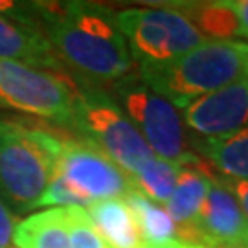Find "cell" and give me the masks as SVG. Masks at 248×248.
<instances>
[{"instance_id": "ac0fdd59", "label": "cell", "mask_w": 248, "mask_h": 248, "mask_svg": "<svg viewBox=\"0 0 248 248\" xmlns=\"http://www.w3.org/2000/svg\"><path fill=\"white\" fill-rule=\"evenodd\" d=\"M178 171H180V164L153 155L151 158L143 162L142 168L131 178L134 182V187L140 193H143L153 202L166 206L177 186Z\"/></svg>"}, {"instance_id": "ba28073f", "label": "cell", "mask_w": 248, "mask_h": 248, "mask_svg": "<svg viewBox=\"0 0 248 248\" xmlns=\"http://www.w3.org/2000/svg\"><path fill=\"white\" fill-rule=\"evenodd\" d=\"M53 173L89 204L107 199H125L129 191L136 189L131 175L81 138L59 134Z\"/></svg>"}, {"instance_id": "8992f818", "label": "cell", "mask_w": 248, "mask_h": 248, "mask_svg": "<svg viewBox=\"0 0 248 248\" xmlns=\"http://www.w3.org/2000/svg\"><path fill=\"white\" fill-rule=\"evenodd\" d=\"M112 92L118 105L156 156L177 164L195 158V153L187 149L184 124L177 107L151 90L138 72L116 81Z\"/></svg>"}, {"instance_id": "e0dca14e", "label": "cell", "mask_w": 248, "mask_h": 248, "mask_svg": "<svg viewBox=\"0 0 248 248\" xmlns=\"http://www.w3.org/2000/svg\"><path fill=\"white\" fill-rule=\"evenodd\" d=\"M133 212L143 245L164 247L178 239V228L171 219L166 206L153 202L151 199L140 193L138 189L129 191L124 199Z\"/></svg>"}, {"instance_id": "7402d4cb", "label": "cell", "mask_w": 248, "mask_h": 248, "mask_svg": "<svg viewBox=\"0 0 248 248\" xmlns=\"http://www.w3.org/2000/svg\"><path fill=\"white\" fill-rule=\"evenodd\" d=\"M224 187L230 191L232 195L235 197V201L239 202V206L243 208L245 215L248 217V180H232L226 177H219Z\"/></svg>"}, {"instance_id": "7c38bea8", "label": "cell", "mask_w": 248, "mask_h": 248, "mask_svg": "<svg viewBox=\"0 0 248 248\" xmlns=\"http://www.w3.org/2000/svg\"><path fill=\"white\" fill-rule=\"evenodd\" d=\"M212 182L213 177L210 171H206L199 155L180 164L177 186L166 204V210L178 228V239L195 243V224Z\"/></svg>"}, {"instance_id": "4fadbf2b", "label": "cell", "mask_w": 248, "mask_h": 248, "mask_svg": "<svg viewBox=\"0 0 248 248\" xmlns=\"http://www.w3.org/2000/svg\"><path fill=\"white\" fill-rule=\"evenodd\" d=\"M85 210L110 248H140L143 245L136 219L124 199L98 201Z\"/></svg>"}, {"instance_id": "5b68a950", "label": "cell", "mask_w": 248, "mask_h": 248, "mask_svg": "<svg viewBox=\"0 0 248 248\" xmlns=\"http://www.w3.org/2000/svg\"><path fill=\"white\" fill-rule=\"evenodd\" d=\"M116 22L138 64L173 61L206 43L197 28L171 6L124 9L116 13Z\"/></svg>"}, {"instance_id": "cb8c5ba5", "label": "cell", "mask_w": 248, "mask_h": 248, "mask_svg": "<svg viewBox=\"0 0 248 248\" xmlns=\"http://www.w3.org/2000/svg\"><path fill=\"white\" fill-rule=\"evenodd\" d=\"M140 248H180V239L173 241V243H168V245H164V247H149V245H142Z\"/></svg>"}, {"instance_id": "603a6c76", "label": "cell", "mask_w": 248, "mask_h": 248, "mask_svg": "<svg viewBox=\"0 0 248 248\" xmlns=\"http://www.w3.org/2000/svg\"><path fill=\"white\" fill-rule=\"evenodd\" d=\"M230 4L237 18H239L241 33H243V37L248 39V0H230Z\"/></svg>"}, {"instance_id": "52a82bcc", "label": "cell", "mask_w": 248, "mask_h": 248, "mask_svg": "<svg viewBox=\"0 0 248 248\" xmlns=\"http://www.w3.org/2000/svg\"><path fill=\"white\" fill-rule=\"evenodd\" d=\"M76 83L68 76L0 59V105L68 125Z\"/></svg>"}, {"instance_id": "3957f363", "label": "cell", "mask_w": 248, "mask_h": 248, "mask_svg": "<svg viewBox=\"0 0 248 248\" xmlns=\"http://www.w3.org/2000/svg\"><path fill=\"white\" fill-rule=\"evenodd\" d=\"M59 134L0 122V199L15 213L35 210L55 171Z\"/></svg>"}, {"instance_id": "8fae6325", "label": "cell", "mask_w": 248, "mask_h": 248, "mask_svg": "<svg viewBox=\"0 0 248 248\" xmlns=\"http://www.w3.org/2000/svg\"><path fill=\"white\" fill-rule=\"evenodd\" d=\"M0 59L68 76L64 64L59 61L57 53L53 52L52 45L37 24L35 15H0Z\"/></svg>"}, {"instance_id": "5bb4252c", "label": "cell", "mask_w": 248, "mask_h": 248, "mask_svg": "<svg viewBox=\"0 0 248 248\" xmlns=\"http://www.w3.org/2000/svg\"><path fill=\"white\" fill-rule=\"evenodd\" d=\"M169 6L180 11L206 41H232V37H243L239 18L232 8L230 0L173 2Z\"/></svg>"}, {"instance_id": "9c48e42d", "label": "cell", "mask_w": 248, "mask_h": 248, "mask_svg": "<svg viewBox=\"0 0 248 248\" xmlns=\"http://www.w3.org/2000/svg\"><path fill=\"white\" fill-rule=\"evenodd\" d=\"M180 118L193 138L210 140L237 133L248 125V78L189 101Z\"/></svg>"}, {"instance_id": "ffe728a7", "label": "cell", "mask_w": 248, "mask_h": 248, "mask_svg": "<svg viewBox=\"0 0 248 248\" xmlns=\"http://www.w3.org/2000/svg\"><path fill=\"white\" fill-rule=\"evenodd\" d=\"M41 206H53V208H70V206H78V208H89L90 204L87 202L78 191H74L57 173H53L52 180H50L46 191L43 193V197H41L37 208H41Z\"/></svg>"}, {"instance_id": "277c9868", "label": "cell", "mask_w": 248, "mask_h": 248, "mask_svg": "<svg viewBox=\"0 0 248 248\" xmlns=\"http://www.w3.org/2000/svg\"><path fill=\"white\" fill-rule=\"evenodd\" d=\"M68 127L131 177L155 155L118 101L98 85L87 81L79 79V83H76L74 110Z\"/></svg>"}, {"instance_id": "d6986e66", "label": "cell", "mask_w": 248, "mask_h": 248, "mask_svg": "<svg viewBox=\"0 0 248 248\" xmlns=\"http://www.w3.org/2000/svg\"><path fill=\"white\" fill-rule=\"evenodd\" d=\"M64 219L70 237V248H110L101 237L85 208H64Z\"/></svg>"}, {"instance_id": "6da1fadb", "label": "cell", "mask_w": 248, "mask_h": 248, "mask_svg": "<svg viewBox=\"0 0 248 248\" xmlns=\"http://www.w3.org/2000/svg\"><path fill=\"white\" fill-rule=\"evenodd\" d=\"M33 15L59 61L87 83H112L134 72L116 11L92 2H35Z\"/></svg>"}, {"instance_id": "9a60e30c", "label": "cell", "mask_w": 248, "mask_h": 248, "mask_svg": "<svg viewBox=\"0 0 248 248\" xmlns=\"http://www.w3.org/2000/svg\"><path fill=\"white\" fill-rule=\"evenodd\" d=\"M191 143L201 156L222 173V177L248 180V125L222 138H193Z\"/></svg>"}, {"instance_id": "44dd1931", "label": "cell", "mask_w": 248, "mask_h": 248, "mask_svg": "<svg viewBox=\"0 0 248 248\" xmlns=\"http://www.w3.org/2000/svg\"><path fill=\"white\" fill-rule=\"evenodd\" d=\"M15 226H17V217L0 199V248L11 247Z\"/></svg>"}, {"instance_id": "7a4b0ae2", "label": "cell", "mask_w": 248, "mask_h": 248, "mask_svg": "<svg viewBox=\"0 0 248 248\" xmlns=\"http://www.w3.org/2000/svg\"><path fill=\"white\" fill-rule=\"evenodd\" d=\"M140 79L168 99L186 107L189 101L248 78V45L241 41H206L177 59L138 64Z\"/></svg>"}, {"instance_id": "2e32d148", "label": "cell", "mask_w": 248, "mask_h": 248, "mask_svg": "<svg viewBox=\"0 0 248 248\" xmlns=\"http://www.w3.org/2000/svg\"><path fill=\"white\" fill-rule=\"evenodd\" d=\"M17 248H70L64 208H48L28 215L13 232Z\"/></svg>"}, {"instance_id": "30bf717a", "label": "cell", "mask_w": 248, "mask_h": 248, "mask_svg": "<svg viewBox=\"0 0 248 248\" xmlns=\"http://www.w3.org/2000/svg\"><path fill=\"white\" fill-rule=\"evenodd\" d=\"M195 243L208 248H248V217L215 177L197 219Z\"/></svg>"}]
</instances>
